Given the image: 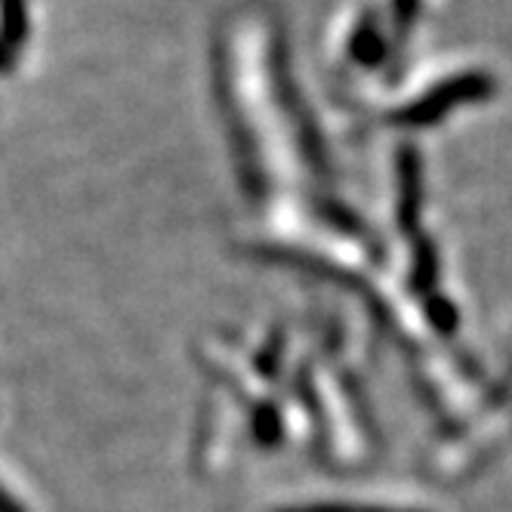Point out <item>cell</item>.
Listing matches in <instances>:
<instances>
[{
    "instance_id": "obj_1",
    "label": "cell",
    "mask_w": 512,
    "mask_h": 512,
    "mask_svg": "<svg viewBox=\"0 0 512 512\" xmlns=\"http://www.w3.org/2000/svg\"><path fill=\"white\" fill-rule=\"evenodd\" d=\"M253 432L260 438V445H278L281 442V417L272 405H263L253 417Z\"/></svg>"
},
{
    "instance_id": "obj_2",
    "label": "cell",
    "mask_w": 512,
    "mask_h": 512,
    "mask_svg": "<svg viewBox=\"0 0 512 512\" xmlns=\"http://www.w3.org/2000/svg\"><path fill=\"white\" fill-rule=\"evenodd\" d=\"M281 512H386V509L349 506V503H309V506H297V509H281Z\"/></svg>"
},
{
    "instance_id": "obj_3",
    "label": "cell",
    "mask_w": 512,
    "mask_h": 512,
    "mask_svg": "<svg viewBox=\"0 0 512 512\" xmlns=\"http://www.w3.org/2000/svg\"><path fill=\"white\" fill-rule=\"evenodd\" d=\"M0 512H28V509H25V503H19L4 485H0Z\"/></svg>"
}]
</instances>
